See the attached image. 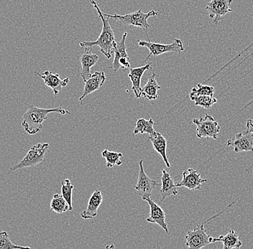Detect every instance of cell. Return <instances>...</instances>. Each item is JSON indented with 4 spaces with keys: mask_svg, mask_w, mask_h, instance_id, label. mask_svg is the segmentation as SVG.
<instances>
[{
    "mask_svg": "<svg viewBox=\"0 0 253 249\" xmlns=\"http://www.w3.org/2000/svg\"><path fill=\"white\" fill-rule=\"evenodd\" d=\"M247 130L251 132L253 136V119H249L246 123Z\"/></svg>",
    "mask_w": 253,
    "mask_h": 249,
    "instance_id": "30",
    "label": "cell"
},
{
    "mask_svg": "<svg viewBox=\"0 0 253 249\" xmlns=\"http://www.w3.org/2000/svg\"><path fill=\"white\" fill-rule=\"evenodd\" d=\"M106 79H107V78H106L105 73L104 71H96L91 75L88 79L84 82L85 86L84 89V93L82 97L79 98V102H82V101L87 96L100 89L104 85Z\"/></svg>",
    "mask_w": 253,
    "mask_h": 249,
    "instance_id": "14",
    "label": "cell"
},
{
    "mask_svg": "<svg viewBox=\"0 0 253 249\" xmlns=\"http://www.w3.org/2000/svg\"><path fill=\"white\" fill-rule=\"evenodd\" d=\"M161 89V86L156 80V73L153 72L148 78L146 84L142 88V97L148 100H156L158 97V90Z\"/></svg>",
    "mask_w": 253,
    "mask_h": 249,
    "instance_id": "22",
    "label": "cell"
},
{
    "mask_svg": "<svg viewBox=\"0 0 253 249\" xmlns=\"http://www.w3.org/2000/svg\"><path fill=\"white\" fill-rule=\"evenodd\" d=\"M227 146H233L236 153L253 152V136L248 130L243 133H238L233 138L227 141Z\"/></svg>",
    "mask_w": 253,
    "mask_h": 249,
    "instance_id": "11",
    "label": "cell"
},
{
    "mask_svg": "<svg viewBox=\"0 0 253 249\" xmlns=\"http://www.w3.org/2000/svg\"><path fill=\"white\" fill-rule=\"evenodd\" d=\"M143 161L140 160V172H139L137 182L134 185L135 193L141 197L143 201H146L152 196V191L158 185V182L154 179H150L148 175L145 173L143 168Z\"/></svg>",
    "mask_w": 253,
    "mask_h": 249,
    "instance_id": "8",
    "label": "cell"
},
{
    "mask_svg": "<svg viewBox=\"0 0 253 249\" xmlns=\"http://www.w3.org/2000/svg\"><path fill=\"white\" fill-rule=\"evenodd\" d=\"M35 75L41 77L44 80V83L47 87L50 88L53 91V94L57 95L62 88L68 86L70 81L69 78H66L64 79H61L60 78L59 74L53 73L50 71H45L42 73H39L38 72H35Z\"/></svg>",
    "mask_w": 253,
    "mask_h": 249,
    "instance_id": "12",
    "label": "cell"
},
{
    "mask_svg": "<svg viewBox=\"0 0 253 249\" xmlns=\"http://www.w3.org/2000/svg\"><path fill=\"white\" fill-rule=\"evenodd\" d=\"M232 0H211L207 3L206 9L209 16L213 19V24L217 25L225 15L232 12Z\"/></svg>",
    "mask_w": 253,
    "mask_h": 249,
    "instance_id": "9",
    "label": "cell"
},
{
    "mask_svg": "<svg viewBox=\"0 0 253 249\" xmlns=\"http://www.w3.org/2000/svg\"><path fill=\"white\" fill-rule=\"evenodd\" d=\"M61 193L63 198L67 201L69 206V211H73L72 204V191L74 185L71 184L70 179H66L64 182L61 183Z\"/></svg>",
    "mask_w": 253,
    "mask_h": 249,
    "instance_id": "28",
    "label": "cell"
},
{
    "mask_svg": "<svg viewBox=\"0 0 253 249\" xmlns=\"http://www.w3.org/2000/svg\"><path fill=\"white\" fill-rule=\"evenodd\" d=\"M50 113H58L65 115L71 114L70 111L58 107L54 108H39L34 105L28 106V110L24 113L22 126L25 132L31 135H36L41 132L43 127L44 121L47 119V116Z\"/></svg>",
    "mask_w": 253,
    "mask_h": 249,
    "instance_id": "1",
    "label": "cell"
},
{
    "mask_svg": "<svg viewBox=\"0 0 253 249\" xmlns=\"http://www.w3.org/2000/svg\"><path fill=\"white\" fill-rule=\"evenodd\" d=\"M85 50L86 52L84 53L80 58V62L82 64V71L80 75L84 81L86 82L91 76V68L97 63L99 56L91 53L92 49L85 48Z\"/></svg>",
    "mask_w": 253,
    "mask_h": 249,
    "instance_id": "17",
    "label": "cell"
},
{
    "mask_svg": "<svg viewBox=\"0 0 253 249\" xmlns=\"http://www.w3.org/2000/svg\"><path fill=\"white\" fill-rule=\"evenodd\" d=\"M221 241L223 243L224 249H240L243 245V242L240 240V236L234 230H229L228 233L225 236H220L218 238H211V243Z\"/></svg>",
    "mask_w": 253,
    "mask_h": 249,
    "instance_id": "21",
    "label": "cell"
},
{
    "mask_svg": "<svg viewBox=\"0 0 253 249\" xmlns=\"http://www.w3.org/2000/svg\"><path fill=\"white\" fill-rule=\"evenodd\" d=\"M214 88L213 86H207V85L198 83L197 87L193 88L190 94V99L199 97V96H211L213 97L214 94Z\"/></svg>",
    "mask_w": 253,
    "mask_h": 249,
    "instance_id": "26",
    "label": "cell"
},
{
    "mask_svg": "<svg viewBox=\"0 0 253 249\" xmlns=\"http://www.w3.org/2000/svg\"><path fill=\"white\" fill-rule=\"evenodd\" d=\"M151 64H148L145 66H140L138 68L129 69L128 77L132 83V90L133 91L135 97L140 98L142 97L141 78L145 71L152 70Z\"/></svg>",
    "mask_w": 253,
    "mask_h": 249,
    "instance_id": "15",
    "label": "cell"
},
{
    "mask_svg": "<svg viewBox=\"0 0 253 249\" xmlns=\"http://www.w3.org/2000/svg\"><path fill=\"white\" fill-rule=\"evenodd\" d=\"M193 123L197 125L198 138H213L217 140L220 132L219 123L215 121L212 116L207 114L205 117L193 119Z\"/></svg>",
    "mask_w": 253,
    "mask_h": 249,
    "instance_id": "6",
    "label": "cell"
},
{
    "mask_svg": "<svg viewBox=\"0 0 253 249\" xmlns=\"http://www.w3.org/2000/svg\"><path fill=\"white\" fill-rule=\"evenodd\" d=\"M161 189L160 190L161 201L163 202L168 197L175 196L178 194L176 184L174 183L173 178L166 170L162 169V177H161Z\"/></svg>",
    "mask_w": 253,
    "mask_h": 249,
    "instance_id": "18",
    "label": "cell"
},
{
    "mask_svg": "<svg viewBox=\"0 0 253 249\" xmlns=\"http://www.w3.org/2000/svg\"><path fill=\"white\" fill-rule=\"evenodd\" d=\"M195 102L196 106H199L205 109H210L211 107L215 104L217 103L218 100L213 97L211 96H199L191 99Z\"/></svg>",
    "mask_w": 253,
    "mask_h": 249,
    "instance_id": "27",
    "label": "cell"
},
{
    "mask_svg": "<svg viewBox=\"0 0 253 249\" xmlns=\"http://www.w3.org/2000/svg\"><path fill=\"white\" fill-rule=\"evenodd\" d=\"M146 201L149 204L150 209V217L147 218V222L156 223V224L161 226L166 231V233H169V230L166 222V214L164 210L159 205L152 201L151 198H149Z\"/></svg>",
    "mask_w": 253,
    "mask_h": 249,
    "instance_id": "13",
    "label": "cell"
},
{
    "mask_svg": "<svg viewBox=\"0 0 253 249\" xmlns=\"http://www.w3.org/2000/svg\"><path fill=\"white\" fill-rule=\"evenodd\" d=\"M138 45L139 46L144 47L149 50L150 53L147 56L146 60L149 59L151 56L156 57L170 52L181 53L184 50L183 42L180 39H174L173 42L169 45L156 43L150 41L138 40Z\"/></svg>",
    "mask_w": 253,
    "mask_h": 249,
    "instance_id": "5",
    "label": "cell"
},
{
    "mask_svg": "<svg viewBox=\"0 0 253 249\" xmlns=\"http://www.w3.org/2000/svg\"><path fill=\"white\" fill-rule=\"evenodd\" d=\"M50 147L48 143H39L32 146L25 157L17 165L11 167V171L23 169L29 167L36 166L45 159V154Z\"/></svg>",
    "mask_w": 253,
    "mask_h": 249,
    "instance_id": "4",
    "label": "cell"
},
{
    "mask_svg": "<svg viewBox=\"0 0 253 249\" xmlns=\"http://www.w3.org/2000/svg\"><path fill=\"white\" fill-rule=\"evenodd\" d=\"M127 36V33H125L123 34L122 40L119 42H115L113 44V48H112V53H115V58H114L113 63L110 69H112L114 71H118L120 70L119 69V61L121 58H126L129 60V57L128 56L126 48V39Z\"/></svg>",
    "mask_w": 253,
    "mask_h": 249,
    "instance_id": "20",
    "label": "cell"
},
{
    "mask_svg": "<svg viewBox=\"0 0 253 249\" xmlns=\"http://www.w3.org/2000/svg\"><path fill=\"white\" fill-rule=\"evenodd\" d=\"M102 155L105 159L106 165L108 168H113L115 165L120 166L123 164V162L120 160V158L123 157V153L104 149L102 152Z\"/></svg>",
    "mask_w": 253,
    "mask_h": 249,
    "instance_id": "25",
    "label": "cell"
},
{
    "mask_svg": "<svg viewBox=\"0 0 253 249\" xmlns=\"http://www.w3.org/2000/svg\"><path fill=\"white\" fill-rule=\"evenodd\" d=\"M31 249L30 247H20L12 242L7 231H0V249Z\"/></svg>",
    "mask_w": 253,
    "mask_h": 249,
    "instance_id": "29",
    "label": "cell"
},
{
    "mask_svg": "<svg viewBox=\"0 0 253 249\" xmlns=\"http://www.w3.org/2000/svg\"><path fill=\"white\" fill-rule=\"evenodd\" d=\"M50 211L58 214H62L69 211V206L62 195L55 193L50 202Z\"/></svg>",
    "mask_w": 253,
    "mask_h": 249,
    "instance_id": "23",
    "label": "cell"
},
{
    "mask_svg": "<svg viewBox=\"0 0 253 249\" xmlns=\"http://www.w3.org/2000/svg\"><path fill=\"white\" fill-rule=\"evenodd\" d=\"M104 16L108 18L114 19L116 21L120 22L123 24L129 25V26L138 27V28L148 29L150 28L148 20L150 17H156L158 15V12L155 10H151L148 13H144L141 9L127 14V15H110V14L104 13Z\"/></svg>",
    "mask_w": 253,
    "mask_h": 249,
    "instance_id": "3",
    "label": "cell"
},
{
    "mask_svg": "<svg viewBox=\"0 0 253 249\" xmlns=\"http://www.w3.org/2000/svg\"><path fill=\"white\" fill-rule=\"evenodd\" d=\"M154 121L153 119H150L149 120L140 118L136 122L135 128L134 129V135H137L140 133L141 135L144 134H151L154 133L155 130L153 127H154Z\"/></svg>",
    "mask_w": 253,
    "mask_h": 249,
    "instance_id": "24",
    "label": "cell"
},
{
    "mask_svg": "<svg viewBox=\"0 0 253 249\" xmlns=\"http://www.w3.org/2000/svg\"><path fill=\"white\" fill-rule=\"evenodd\" d=\"M91 3L95 9L97 11L99 16L102 20V31L97 40L92 41V42H81L79 45L82 48L89 49H92L94 46H99L100 51L104 55V56L110 59L112 57L113 44L116 42L115 34H114L113 30L109 22L108 17L103 15V12L99 9L97 3L94 0H91Z\"/></svg>",
    "mask_w": 253,
    "mask_h": 249,
    "instance_id": "2",
    "label": "cell"
},
{
    "mask_svg": "<svg viewBox=\"0 0 253 249\" xmlns=\"http://www.w3.org/2000/svg\"><path fill=\"white\" fill-rule=\"evenodd\" d=\"M182 176L183 179L181 182L176 183L177 187H186L193 191L202 190V184L207 182V179L202 178L199 172L193 168L185 170Z\"/></svg>",
    "mask_w": 253,
    "mask_h": 249,
    "instance_id": "10",
    "label": "cell"
},
{
    "mask_svg": "<svg viewBox=\"0 0 253 249\" xmlns=\"http://www.w3.org/2000/svg\"><path fill=\"white\" fill-rule=\"evenodd\" d=\"M206 222L203 224L198 225L192 231H189L186 233L185 239H186V245L189 247V249H200L212 244L211 243L212 237L207 234L205 228H204V224Z\"/></svg>",
    "mask_w": 253,
    "mask_h": 249,
    "instance_id": "7",
    "label": "cell"
},
{
    "mask_svg": "<svg viewBox=\"0 0 253 249\" xmlns=\"http://www.w3.org/2000/svg\"><path fill=\"white\" fill-rule=\"evenodd\" d=\"M150 141L153 144L155 151L158 153L162 157L163 160L165 162L166 167L170 168V164L168 159L166 149H167V140L165 137L163 136L159 132H155L154 133L150 135Z\"/></svg>",
    "mask_w": 253,
    "mask_h": 249,
    "instance_id": "19",
    "label": "cell"
},
{
    "mask_svg": "<svg viewBox=\"0 0 253 249\" xmlns=\"http://www.w3.org/2000/svg\"><path fill=\"white\" fill-rule=\"evenodd\" d=\"M103 201L102 191L100 190H95L88 200L86 209L81 213L80 215L85 220L94 218L98 214V209L100 207Z\"/></svg>",
    "mask_w": 253,
    "mask_h": 249,
    "instance_id": "16",
    "label": "cell"
}]
</instances>
